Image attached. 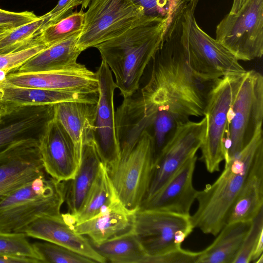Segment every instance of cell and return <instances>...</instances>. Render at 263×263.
Instances as JSON below:
<instances>
[{"label":"cell","instance_id":"6da1fadb","mask_svg":"<svg viewBox=\"0 0 263 263\" xmlns=\"http://www.w3.org/2000/svg\"><path fill=\"white\" fill-rule=\"evenodd\" d=\"M194 14L193 9L184 7L171 15L161 46L152 60L149 80L138 93L146 106L156 111L169 110L183 122L191 116H204L210 92L218 80L203 79L190 65L187 46Z\"/></svg>","mask_w":263,"mask_h":263},{"label":"cell","instance_id":"7a4b0ae2","mask_svg":"<svg viewBox=\"0 0 263 263\" xmlns=\"http://www.w3.org/2000/svg\"><path fill=\"white\" fill-rule=\"evenodd\" d=\"M168 20L148 16L96 47L113 72L117 88L124 98L138 90L145 68L161 46Z\"/></svg>","mask_w":263,"mask_h":263},{"label":"cell","instance_id":"3957f363","mask_svg":"<svg viewBox=\"0 0 263 263\" xmlns=\"http://www.w3.org/2000/svg\"><path fill=\"white\" fill-rule=\"evenodd\" d=\"M263 149L262 129L234 157L225 161L224 168L212 184L198 191V206L191 220L194 228L216 236L240 192L259 152Z\"/></svg>","mask_w":263,"mask_h":263},{"label":"cell","instance_id":"277c9868","mask_svg":"<svg viewBox=\"0 0 263 263\" xmlns=\"http://www.w3.org/2000/svg\"><path fill=\"white\" fill-rule=\"evenodd\" d=\"M65 195V181L48 174L15 190L0 200V232H19L39 216L61 215Z\"/></svg>","mask_w":263,"mask_h":263},{"label":"cell","instance_id":"5b68a950","mask_svg":"<svg viewBox=\"0 0 263 263\" xmlns=\"http://www.w3.org/2000/svg\"><path fill=\"white\" fill-rule=\"evenodd\" d=\"M194 229L191 215L138 209L134 231L146 254L142 263H180L183 255L178 250Z\"/></svg>","mask_w":263,"mask_h":263},{"label":"cell","instance_id":"8992f818","mask_svg":"<svg viewBox=\"0 0 263 263\" xmlns=\"http://www.w3.org/2000/svg\"><path fill=\"white\" fill-rule=\"evenodd\" d=\"M263 76L246 71L228 114L224 146V161L239 153L262 128Z\"/></svg>","mask_w":263,"mask_h":263},{"label":"cell","instance_id":"52a82bcc","mask_svg":"<svg viewBox=\"0 0 263 263\" xmlns=\"http://www.w3.org/2000/svg\"><path fill=\"white\" fill-rule=\"evenodd\" d=\"M133 0H91L77 43L82 52L124 33L145 18Z\"/></svg>","mask_w":263,"mask_h":263},{"label":"cell","instance_id":"ba28073f","mask_svg":"<svg viewBox=\"0 0 263 263\" xmlns=\"http://www.w3.org/2000/svg\"><path fill=\"white\" fill-rule=\"evenodd\" d=\"M153 167V138L145 130L128 155L108 170L117 195L128 210L136 212L145 198Z\"/></svg>","mask_w":263,"mask_h":263},{"label":"cell","instance_id":"9c48e42d","mask_svg":"<svg viewBox=\"0 0 263 263\" xmlns=\"http://www.w3.org/2000/svg\"><path fill=\"white\" fill-rule=\"evenodd\" d=\"M244 74L219 79L210 92L204 109L206 132L200 149L201 160L211 173L219 171L220 164L224 160V142L229 111Z\"/></svg>","mask_w":263,"mask_h":263},{"label":"cell","instance_id":"30bf717a","mask_svg":"<svg viewBox=\"0 0 263 263\" xmlns=\"http://www.w3.org/2000/svg\"><path fill=\"white\" fill-rule=\"evenodd\" d=\"M238 60L263 54V0H247L235 14L228 13L216 29V39Z\"/></svg>","mask_w":263,"mask_h":263},{"label":"cell","instance_id":"8fae6325","mask_svg":"<svg viewBox=\"0 0 263 263\" xmlns=\"http://www.w3.org/2000/svg\"><path fill=\"white\" fill-rule=\"evenodd\" d=\"M205 116L199 122L180 123L154 165L145 199L160 190L191 157L196 155L206 129Z\"/></svg>","mask_w":263,"mask_h":263},{"label":"cell","instance_id":"7c38bea8","mask_svg":"<svg viewBox=\"0 0 263 263\" xmlns=\"http://www.w3.org/2000/svg\"><path fill=\"white\" fill-rule=\"evenodd\" d=\"M187 51L191 67L203 79L215 81L246 71L230 51L199 26L194 14L190 22Z\"/></svg>","mask_w":263,"mask_h":263},{"label":"cell","instance_id":"4fadbf2b","mask_svg":"<svg viewBox=\"0 0 263 263\" xmlns=\"http://www.w3.org/2000/svg\"><path fill=\"white\" fill-rule=\"evenodd\" d=\"M96 74L99 90L93 141L101 162L110 170L120 159L114 100L117 86L110 69L103 61Z\"/></svg>","mask_w":263,"mask_h":263},{"label":"cell","instance_id":"5bb4252c","mask_svg":"<svg viewBox=\"0 0 263 263\" xmlns=\"http://www.w3.org/2000/svg\"><path fill=\"white\" fill-rule=\"evenodd\" d=\"M39 144L36 141L21 142L0 154V200L47 174L43 165Z\"/></svg>","mask_w":263,"mask_h":263},{"label":"cell","instance_id":"9a60e30c","mask_svg":"<svg viewBox=\"0 0 263 263\" xmlns=\"http://www.w3.org/2000/svg\"><path fill=\"white\" fill-rule=\"evenodd\" d=\"M1 116L0 154L21 142L40 143L54 118V105L23 107Z\"/></svg>","mask_w":263,"mask_h":263},{"label":"cell","instance_id":"2e32d148","mask_svg":"<svg viewBox=\"0 0 263 263\" xmlns=\"http://www.w3.org/2000/svg\"><path fill=\"white\" fill-rule=\"evenodd\" d=\"M4 81L21 87L76 92L98 93L96 72L85 65L66 70L8 73Z\"/></svg>","mask_w":263,"mask_h":263},{"label":"cell","instance_id":"e0dca14e","mask_svg":"<svg viewBox=\"0 0 263 263\" xmlns=\"http://www.w3.org/2000/svg\"><path fill=\"white\" fill-rule=\"evenodd\" d=\"M39 147L44 170L48 175L59 181L74 178L80 165L74 145L54 118L48 123Z\"/></svg>","mask_w":263,"mask_h":263},{"label":"cell","instance_id":"ac0fdd59","mask_svg":"<svg viewBox=\"0 0 263 263\" xmlns=\"http://www.w3.org/2000/svg\"><path fill=\"white\" fill-rule=\"evenodd\" d=\"M197 159L196 155L190 158L160 190L144 199L139 209L191 215L198 192L193 183Z\"/></svg>","mask_w":263,"mask_h":263},{"label":"cell","instance_id":"d6986e66","mask_svg":"<svg viewBox=\"0 0 263 263\" xmlns=\"http://www.w3.org/2000/svg\"><path fill=\"white\" fill-rule=\"evenodd\" d=\"M19 232L52 242L85 256L95 262H106V259L93 248L85 236L75 232L60 215H42L36 217Z\"/></svg>","mask_w":263,"mask_h":263},{"label":"cell","instance_id":"ffe728a7","mask_svg":"<svg viewBox=\"0 0 263 263\" xmlns=\"http://www.w3.org/2000/svg\"><path fill=\"white\" fill-rule=\"evenodd\" d=\"M97 93H79L13 85L0 82V115L26 106L68 101L97 103Z\"/></svg>","mask_w":263,"mask_h":263},{"label":"cell","instance_id":"44dd1931","mask_svg":"<svg viewBox=\"0 0 263 263\" xmlns=\"http://www.w3.org/2000/svg\"><path fill=\"white\" fill-rule=\"evenodd\" d=\"M135 214L118 199L91 218L70 226L90 242L98 244L133 231Z\"/></svg>","mask_w":263,"mask_h":263},{"label":"cell","instance_id":"7402d4cb","mask_svg":"<svg viewBox=\"0 0 263 263\" xmlns=\"http://www.w3.org/2000/svg\"><path fill=\"white\" fill-rule=\"evenodd\" d=\"M97 103L68 101L54 105V118L71 139L80 163L84 146L93 140Z\"/></svg>","mask_w":263,"mask_h":263},{"label":"cell","instance_id":"603a6c76","mask_svg":"<svg viewBox=\"0 0 263 263\" xmlns=\"http://www.w3.org/2000/svg\"><path fill=\"white\" fill-rule=\"evenodd\" d=\"M263 209V149L251 166L245 183L234 202L227 223L252 221Z\"/></svg>","mask_w":263,"mask_h":263},{"label":"cell","instance_id":"cb8c5ba5","mask_svg":"<svg viewBox=\"0 0 263 263\" xmlns=\"http://www.w3.org/2000/svg\"><path fill=\"white\" fill-rule=\"evenodd\" d=\"M102 163L93 140L84 147L79 168L66 185L65 201L68 213L76 214L82 209L97 176Z\"/></svg>","mask_w":263,"mask_h":263},{"label":"cell","instance_id":"d4e9b609","mask_svg":"<svg viewBox=\"0 0 263 263\" xmlns=\"http://www.w3.org/2000/svg\"><path fill=\"white\" fill-rule=\"evenodd\" d=\"M79 34L47 47L13 72L60 71L81 67L83 65L77 62L82 52L77 45Z\"/></svg>","mask_w":263,"mask_h":263},{"label":"cell","instance_id":"484cf974","mask_svg":"<svg viewBox=\"0 0 263 263\" xmlns=\"http://www.w3.org/2000/svg\"><path fill=\"white\" fill-rule=\"evenodd\" d=\"M252 221L227 223L214 241L199 251L197 263H233L249 231Z\"/></svg>","mask_w":263,"mask_h":263},{"label":"cell","instance_id":"4316f807","mask_svg":"<svg viewBox=\"0 0 263 263\" xmlns=\"http://www.w3.org/2000/svg\"><path fill=\"white\" fill-rule=\"evenodd\" d=\"M118 199L108 170L102 162L95 181L80 211L76 214L67 213L62 215L69 226L79 223L95 216Z\"/></svg>","mask_w":263,"mask_h":263},{"label":"cell","instance_id":"83f0119b","mask_svg":"<svg viewBox=\"0 0 263 263\" xmlns=\"http://www.w3.org/2000/svg\"><path fill=\"white\" fill-rule=\"evenodd\" d=\"M91 243L106 262L142 263L146 255L134 230L98 244Z\"/></svg>","mask_w":263,"mask_h":263},{"label":"cell","instance_id":"f1b7e54d","mask_svg":"<svg viewBox=\"0 0 263 263\" xmlns=\"http://www.w3.org/2000/svg\"><path fill=\"white\" fill-rule=\"evenodd\" d=\"M43 24V16H39L36 20L14 29L0 38V54L17 51L41 42L39 36Z\"/></svg>","mask_w":263,"mask_h":263},{"label":"cell","instance_id":"f546056e","mask_svg":"<svg viewBox=\"0 0 263 263\" xmlns=\"http://www.w3.org/2000/svg\"><path fill=\"white\" fill-rule=\"evenodd\" d=\"M84 24V12L81 9L42 30L39 40L47 47H50L80 33Z\"/></svg>","mask_w":263,"mask_h":263},{"label":"cell","instance_id":"4dcf8cb0","mask_svg":"<svg viewBox=\"0 0 263 263\" xmlns=\"http://www.w3.org/2000/svg\"><path fill=\"white\" fill-rule=\"evenodd\" d=\"M42 263H90L92 260L63 246L44 241L32 243Z\"/></svg>","mask_w":263,"mask_h":263},{"label":"cell","instance_id":"1f68e13d","mask_svg":"<svg viewBox=\"0 0 263 263\" xmlns=\"http://www.w3.org/2000/svg\"><path fill=\"white\" fill-rule=\"evenodd\" d=\"M27 237L21 232H0V255L33 258L42 263Z\"/></svg>","mask_w":263,"mask_h":263},{"label":"cell","instance_id":"d6a6232c","mask_svg":"<svg viewBox=\"0 0 263 263\" xmlns=\"http://www.w3.org/2000/svg\"><path fill=\"white\" fill-rule=\"evenodd\" d=\"M262 234L263 209L252 220L251 226L233 263H250L256 245Z\"/></svg>","mask_w":263,"mask_h":263},{"label":"cell","instance_id":"836d02e7","mask_svg":"<svg viewBox=\"0 0 263 263\" xmlns=\"http://www.w3.org/2000/svg\"><path fill=\"white\" fill-rule=\"evenodd\" d=\"M47 47H49L40 42L17 51L0 54V70L7 73L13 72Z\"/></svg>","mask_w":263,"mask_h":263},{"label":"cell","instance_id":"e575fe53","mask_svg":"<svg viewBox=\"0 0 263 263\" xmlns=\"http://www.w3.org/2000/svg\"><path fill=\"white\" fill-rule=\"evenodd\" d=\"M83 0H59L55 6L49 12L43 15V29L54 25L67 17L74 8L82 5Z\"/></svg>","mask_w":263,"mask_h":263},{"label":"cell","instance_id":"d590c367","mask_svg":"<svg viewBox=\"0 0 263 263\" xmlns=\"http://www.w3.org/2000/svg\"><path fill=\"white\" fill-rule=\"evenodd\" d=\"M32 11L12 12L0 9V27L18 28L38 18Z\"/></svg>","mask_w":263,"mask_h":263},{"label":"cell","instance_id":"8d00e7d4","mask_svg":"<svg viewBox=\"0 0 263 263\" xmlns=\"http://www.w3.org/2000/svg\"><path fill=\"white\" fill-rule=\"evenodd\" d=\"M141 6L146 16L165 18L169 16L170 0H133Z\"/></svg>","mask_w":263,"mask_h":263},{"label":"cell","instance_id":"74e56055","mask_svg":"<svg viewBox=\"0 0 263 263\" xmlns=\"http://www.w3.org/2000/svg\"><path fill=\"white\" fill-rule=\"evenodd\" d=\"M0 263H40L36 259L26 258L0 255Z\"/></svg>","mask_w":263,"mask_h":263},{"label":"cell","instance_id":"f35d334b","mask_svg":"<svg viewBox=\"0 0 263 263\" xmlns=\"http://www.w3.org/2000/svg\"><path fill=\"white\" fill-rule=\"evenodd\" d=\"M247 0H233L232 6L229 13L230 14L236 13Z\"/></svg>","mask_w":263,"mask_h":263},{"label":"cell","instance_id":"ab89813d","mask_svg":"<svg viewBox=\"0 0 263 263\" xmlns=\"http://www.w3.org/2000/svg\"><path fill=\"white\" fill-rule=\"evenodd\" d=\"M15 29L16 28L7 27H0V38L9 34Z\"/></svg>","mask_w":263,"mask_h":263},{"label":"cell","instance_id":"60d3db41","mask_svg":"<svg viewBox=\"0 0 263 263\" xmlns=\"http://www.w3.org/2000/svg\"><path fill=\"white\" fill-rule=\"evenodd\" d=\"M91 0H83L82 4L81 5V8L82 10L86 9L89 5V4Z\"/></svg>","mask_w":263,"mask_h":263},{"label":"cell","instance_id":"b9f144b4","mask_svg":"<svg viewBox=\"0 0 263 263\" xmlns=\"http://www.w3.org/2000/svg\"><path fill=\"white\" fill-rule=\"evenodd\" d=\"M254 263H263V254H262Z\"/></svg>","mask_w":263,"mask_h":263},{"label":"cell","instance_id":"7bdbcfd3","mask_svg":"<svg viewBox=\"0 0 263 263\" xmlns=\"http://www.w3.org/2000/svg\"><path fill=\"white\" fill-rule=\"evenodd\" d=\"M1 116L0 115V119H1Z\"/></svg>","mask_w":263,"mask_h":263}]
</instances>
